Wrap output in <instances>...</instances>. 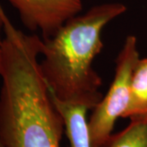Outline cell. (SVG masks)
I'll use <instances>...</instances> for the list:
<instances>
[{"instance_id":"5b68a950","label":"cell","mask_w":147,"mask_h":147,"mask_svg":"<svg viewBox=\"0 0 147 147\" xmlns=\"http://www.w3.org/2000/svg\"><path fill=\"white\" fill-rule=\"evenodd\" d=\"M147 115V57L140 58L134 68L130 99L123 118Z\"/></svg>"},{"instance_id":"7a4b0ae2","label":"cell","mask_w":147,"mask_h":147,"mask_svg":"<svg viewBox=\"0 0 147 147\" xmlns=\"http://www.w3.org/2000/svg\"><path fill=\"white\" fill-rule=\"evenodd\" d=\"M140 58L136 36H127L115 60L114 80L88 120L92 147H99L110 137L116 120L124 115L130 99L132 73Z\"/></svg>"},{"instance_id":"52a82bcc","label":"cell","mask_w":147,"mask_h":147,"mask_svg":"<svg viewBox=\"0 0 147 147\" xmlns=\"http://www.w3.org/2000/svg\"><path fill=\"white\" fill-rule=\"evenodd\" d=\"M3 9L2 6L0 5V43L3 41V37L2 34L3 33Z\"/></svg>"},{"instance_id":"277c9868","label":"cell","mask_w":147,"mask_h":147,"mask_svg":"<svg viewBox=\"0 0 147 147\" xmlns=\"http://www.w3.org/2000/svg\"><path fill=\"white\" fill-rule=\"evenodd\" d=\"M51 96L63 118L69 147H92L87 120V113L89 109L84 105L62 101L52 94Z\"/></svg>"},{"instance_id":"6da1fadb","label":"cell","mask_w":147,"mask_h":147,"mask_svg":"<svg viewBox=\"0 0 147 147\" xmlns=\"http://www.w3.org/2000/svg\"><path fill=\"white\" fill-rule=\"evenodd\" d=\"M126 11L121 3L93 6L69 19L53 36L42 39L39 64L51 94L89 110L99 104L103 98L102 79L93 61L103 48L104 28Z\"/></svg>"},{"instance_id":"9c48e42d","label":"cell","mask_w":147,"mask_h":147,"mask_svg":"<svg viewBox=\"0 0 147 147\" xmlns=\"http://www.w3.org/2000/svg\"><path fill=\"white\" fill-rule=\"evenodd\" d=\"M0 147H6L5 146H4V144L3 143V142H2L1 138H0Z\"/></svg>"},{"instance_id":"8992f818","label":"cell","mask_w":147,"mask_h":147,"mask_svg":"<svg viewBox=\"0 0 147 147\" xmlns=\"http://www.w3.org/2000/svg\"><path fill=\"white\" fill-rule=\"evenodd\" d=\"M99 147H147V115L131 118L125 128L112 133Z\"/></svg>"},{"instance_id":"ba28073f","label":"cell","mask_w":147,"mask_h":147,"mask_svg":"<svg viewBox=\"0 0 147 147\" xmlns=\"http://www.w3.org/2000/svg\"><path fill=\"white\" fill-rule=\"evenodd\" d=\"M1 43H0V71H1V69H2V61H3V49H2Z\"/></svg>"},{"instance_id":"3957f363","label":"cell","mask_w":147,"mask_h":147,"mask_svg":"<svg viewBox=\"0 0 147 147\" xmlns=\"http://www.w3.org/2000/svg\"><path fill=\"white\" fill-rule=\"evenodd\" d=\"M23 25L30 31H40L42 39L53 36L83 8L82 0H8Z\"/></svg>"}]
</instances>
